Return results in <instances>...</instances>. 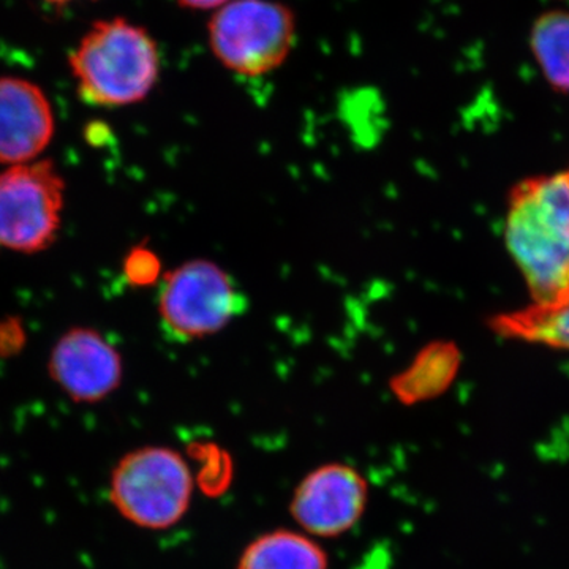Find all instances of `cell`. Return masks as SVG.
I'll return each mask as SVG.
<instances>
[{
    "label": "cell",
    "instance_id": "6da1fadb",
    "mask_svg": "<svg viewBox=\"0 0 569 569\" xmlns=\"http://www.w3.org/2000/svg\"><path fill=\"white\" fill-rule=\"evenodd\" d=\"M503 239L531 302L568 290L569 167L518 182L508 197Z\"/></svg>",
    "mask_w": 569,
    "mask_h": 569
},
{
    "label": "cell",
    "instance_id": "7a4b0ae2",
    "mask_svg": "<svg viewBox=\"0 0 569 569\" xmlns=\"http://www.w3.org/2000/svg\"><path fill=\"white\" fill-rule=\"evenodd\" d=\"M86 103L123 108L148 99L160 78L159 44L148 29L126 18L93 22L69 59Z\"/></svg>",
    "mask_w": 569,
    "mask_h": 569
},
{
    "label": "cell",
    "instance_id": "3957f363",
    "mask_svg": "<svg viewBox=\"0 0 569 569\" xmlns=\"http://www.w3.org/2000/svg\"><path fill=\"white\" fill-rule=\"evenodd\" d=\"M193 493L189 462L176 449L159 445L123 455L108 481L112 508L127 522L149 531L178 526L192 507Z\"/></svg>",
    "mask_w": 569,
    "mask_h": 569
},
{
    "label": "cell",
    "instance_id": "277c9868",
    "mask_svg": "<svg viewBox=\"0 0 569 569\" xmlns=\"http://www.w3.org/2000/svg\"><path fill=\"white\" fill-rule=\"evenodd\" d=\"M296 33L293 10L279 0H230L208 22L213 58L247 78L279 69L293 51Z\"/></svg>",
    "mask_w": 569,
    "mask_h": 569
},
{
    "label": "cell",
    "instance_id": "5b68a950",
    "mask_svg": "<svg viewBox=\"0 0 569 569\" xmlns=\"http://www.w3.org/2000/svg\"><path fill=\"white\" fill-rule=\"evenodd\" d=\"M247 306L249 301L230 272L208 260H192L168 272L157 301L164 336L176 343L223 331Z\"/></svg>",
    "mask_w": 569,
    "mask_h": 569
},
{
    "label": "cell",
    "instance_id": "8992f818",
    "mask_svg": "<svg viewBox=\"0 0 569 569\" xmlns=\"http://www.w3.org/2000/svg\"><path fill=\"white\" fill-rule=\"evenodd\" d=\"M66 182L51 160L0 171V250L39 253L62 227Z\"/></svg>",
    "mask_w": 569,
    "mask_h": 569
},
{
    "label": "cell",
    "instance_id": "52a82bcc",
    "mask_svg": "<svg viewBox=\"0 0 569 569\" xmlns=\"http://www.w3.org/2000/svg\"><path fill=\"white\" fill-rule=\"evenodd\" d=\"M369 497V482L358 468L328 462L296 485L288 511L296 527L310 537L339 538L365 518Z\"/></svg>",
    "mask_w": 569,
    "mask_h": 569
},
{
    "label": "cell",
    "instance_id": "ba28073f",
    "mask_svg": "<svg viewBox=\"0 0 569 569\" xmlns=\"http://www.w3.org/2000/svg\"><path fill=\"white\" fill-rule=\"evenodd\" d=\"M48 372L77 403H99L121 387L122 356L92 328H71L51 348Z\"/></svg>",
    "mask_w": 569,
    "mask_h": 569
},
{
    "label": "cell",
    "instance_id": "9c48e42d",
    "mask_svg": "<svg viewBox=\"0 0 569 569\" xmlns=\"http://www.w3.org/2000/svg\"><path fill=\"white\" fill-rule=\"evenodd\" d=\"M54 112L36 82L0 78V164L31 163L54 137Z\"/></svg>",
    "mask_w": 569,
    "mask_h": 569
},
{
    "label": "cell",
    "instance_id": "30bf717a",
    "mask_svg": "<svg viewBox=\"0 0 569 569\" xmlns=\"http://www.w3.org/2000/svg\"><path fill=\"white\" fill-rule=\"evenodd\" d=\"M236 569H329V556L305 531L276 529L253 538L242 549Z\"/></svg>",
    "mask_w": 569,
    "mask_h": 569
},
{
    "label": "cell",
    "instance_id": "8fae6325",
    "mask_svg": "<svg viewBox=\"0 0 569 569\" xmlns=\"http://www.w3.org/2000/svg\"><path fill=\"white\" fill-rule=\"evenodd\" d=\"M490 328L503 339L569 351V288L552 301L493 317Z\"/></svg>",
    "mask_w": 569,
    "mask_h": 569
},
{
    "label": "cell",
    "instance_id": "7c38bea8",
    "mask_svg": "<svg viewBox=\"0 0 569 569\" xmlns=\"http://www.w3.org/2000/svg\"><path fill=\"white\" fill-rule=\"evenodd\" d=\"M531 58L553 91L569 96V11H542L530 28Z\"/></svg>",
    "mask_w": 569,
    "mask_h": 569
},
{
    "label": "cell",
    "instance_id": "4fadbf2b",
    "mask_svg": "<svg viewBox=\"0 0 569 569\" xmlns=\"http://www.w3.org/2000/svg\"><path fill=\"white\" fill-rule=\"evenodd\" d=\"M458 372V353L455 348L437 346L421 353L408 372L392 381V391L400 402H422L433 399L451 385Z\"/></svg>",
    "mask_w": 569,
    "mask_h": 569
},
{
    "label": "cell",
    "instance_id": "5bb4252c",
    "mask_svg": "<svg viewBox=\"0 0 569 569\" xmlns=\"http://www.w3.org/2000/svg\"><path fill=\"white\" fill-rule=\"evenodd\" d=\"M162 271L157 254L144 247H137L132 252H129L123 261V276L127 282L134 284V287H148L156 282Z\"/></svg>",
    "mask_w": 569,
    "mask_h": 569
},
{
    "label": "cell",
    "instance_id": "9a60e30c",
    "mask_svg": "<svg viewBox=\"0 0 569 569\" xmlns=\"http://www.w3.org/2000/svg\"><path fill=\"white\" fill-rule=\"evenodd\" d=\"M179 6L183 7V9L194 10V11H216L219 10L220 7H223L224 3L230 2V0H176Z\"/></svg>",
    "mask_w": 569,
    "mask_h": 569
},
{
    "label": "cell",
    "instance_id": "2e32d148",
    "mask_svg": "<svg viewBox=\"0 0 569 569\" xmlns=\"http://www.w3.org/2000/svg\"><path fill=\"white\" fill-rule=\"evenodd\" d=\"M47 2H50V3H69L71 2V0H47Z\"/></svg>",
    "mask_w": 569,
    "mask_h": 569
},
{
    "label": "cell",
    "instance_id": "e0dca14e",
    "mask_svg": "<svg viewBox=\"0 0 569 569\" xmlns=\"http://www.w3.org/2000/svg\"><path fill=\"white\" fill-rule=\"evenodd\" d=\"M563 2H569V0H563Z\"/></svg>",
    "mask_w": 569,
    "mask_h": 569
}]
</instances>
